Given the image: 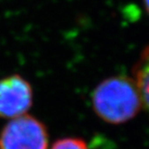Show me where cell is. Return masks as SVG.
Masks as SVG:
<instances>
[{
    "label": "cell",
    "mask_w": 149,
    "mask_h": 149,
    "mask_svg": "<svg viewBox=\"0 0 149 149\" xmlns=\"http://www.w3.org/2000/svg\"><path fill=\"white\" fill-rule=\"evenodd\" d=\"M94 113L110 124H122L139 113L142 103L134 79L124 75L103 80L91 94Z\"/></svg>",
    "instance_id": "6da1fadb"
},
{
    "label": "cell",
    "mask_w": 149,
    "mask_h": 149,
    "mask_svg": "<svg viewBox=\"0 0 149 149\" xmlns=\"http://www.w3.org/2000/svg\"><path fill=\"white\" fill-rule=\"evenodd\" d=\"M48 131L33 116L13 118L0 131V149H48Z\"/></svg>",
    "instance_id": "7a4b0ae2"
},
{
    "label": "cell",
    "mask_w": 149,
    "mask_h": 149,
    "mask_svg": "<svg viewBox=\"0 0 149 149\" xmlns=\"http://www.w3.org/2000/svg\"><path fill=\"white\" fill-rule=\"evenodd\" d=\"M33 104V88L26 79L13 74L0 80V117L13 119L25 115Z\"/></svg>",
    "instance_id": "3957f363"
},
{
    "label": "cell",
    "mask_w": 149,
    "mask_h": 149,
    "mask_svg": "<svg viewBox=\"0 0 149 149\" xmlns=\"http://www.w3.org/2000/svg\"><path fill=\"white\" fill-rule=\"evenodd\" d=\"M133 76L142 105L149 113V45L139 55L133 68Z\"/></svg>",
    "instance_id": "277c9868"
},
{
    "label": "cell",
    "mask_w": 149,
    "mask_h": 149,
    "mask_svg": "<svg viewBox=\"0 0 149 149\" xmlns=\"http://www.w3.org/2000/svg\"><path fill=\"white\" fill-rule=\"evenodd\" d=\"M50 149H90L87 142L79 138L60 139L52 144Z\"/></svg>",
    "instance_id": "5b68a950"
},
{
    "label": "cell",
    "mask_w": 149,
    "mask_h": 149,
    "mask_svg": "<svg viewBox=\"0 0 149 149\" xmlns=\"http://www.w3.org/2000/svg\"><path fill=\"white\" fill-rule=\"evenodd\" d=\"M143 6L145 9V12L149 17V0H143Z\"/></svg>",
    "instance_id": "8992f818"
}]
</instances>
